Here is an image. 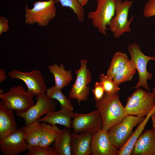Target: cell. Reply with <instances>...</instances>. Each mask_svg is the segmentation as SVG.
I'll list each match as a JSON object with an SVG mask.
<instances>
[{
  "label": "cell",
  "instance_id": "obj_3",
  "mask_svg": "<svg viewBox=\"0 0 155 155\" xmlns=\"http://www.w3.org/2000/svg\"><path fill=\"white\" fill-rule=\"evenodd\" d=\"M34 96L20 86H13L7 92L0 94L1 103L17 113L26 112L34 104Z\"/></svg>",
  "mask_w": 155,
  "mask_h": 155
},
{
  "label": "cell",
  "instance_id": "obj_6",
  "mask_svg": "<svg viewBox=\"0 0 155 155\" xmlns=\"http://www.w3.org/2000/svg\"><path fill=\"white\" fill-rule=\"evenodd\" d=\"M133 1L118 0L115 5L116 15L112 19L108 28L113 33L115 38H118L124 33H131L130 25L133 21L134 15L128 20V16L129 9L131 7Z\"/></svg>",
  "mask_w": 155,
  "mask_h": 155
},
{
  "label": "cell",
  "instance_id": "obj_10",
  "mask_svg": "<svg viewBox=\"0 0 155 155\" xmlns=\"http://www.w3.org/2000/svg\"><path fill=\"white\" fill-rule=\"evenodd\" d=\"M71 122L73 133H89L92 134L100 130L102 122L99 111L96 110L86 113H74Z\"/></svg>",
  "mask_w": 155,
  "mask_h": 155
},
{
  "label": "cell",
  "instance_id": "obj_33",
  "mask_svg": "<svg viewBox=\"0 0 155 155\" xmlns=\"http://www.w3.org/2000/svg\"><path fill=\"white\" fill-rule=\"evenodd\" d=\"M7 78L5 71L4 69H0V83L4 81Z\"/></svg>",
  "mask_w": 155,
  "mask_h": 155
},
{
  "label": "cell",
  "instance_id": "obj_23",
  "mask_svg": "<svg viewBox=\"0 0 155 155\" xmlns=\"http://www.w3.org/2000/svg\"><path fill=\"white\" fill-rule=\"evenodd\" d=\"M127 54L120 51L115 53L113 55L106 75L108 78L113 79L115 75L129 61Z\"/></svg>",
  "mask_w": 155,
  "mask_h": 155
},
{
  "label": "cell",
  "instance_id": "obj_14",
  "mask_svg": "<svg viewBox=\"0 0 155 155\" xmlns=\"http://www.w3.org/2000/svg\"><path fill=\"white\" fill-rule=\"evenodd\" d=\"M90 147L92 155H117L118 152L111 143L108 131L102 129L93 134Z\"/></svg>",
  "mask_w": 155,
  "mask_h": 155
},
{
  "label": "cell",
  "instance_id": "obj_30",
  "mask_svg": "<svg viewBox=\"0 0 155 155\" xmlns=\"http://www.w3.org/2000/svg\"><path fill=\"white\" fill-rule=\"evenodd\" d=\"M143 15L148 18L155 16V0H149L144 5Z\"/></svg>",
  "mask_w": 155,
  "mask_h": 155
},
{
  "label": "cell",
  "instance_id": "obj_25",
  "mask_svg": "<svg viewBox=\"0 0 155 155\" xmlns=\"http://www.w3.org/2000/svg\"><path fill=\"white\" fill-rule=\"evenodd\" d=\"M136 70L133 63L130 60L115 75L113 80L118 86L121 83L131 81L135 73Z\"/></svg>",
  "mask_w": 155,
  "mask_h": 155
},
{
  "label": "cell",
  "instance_id": "obj_22",
  "mask_svg": "<svg viewBox=\"0 0 155 155\" xmlns=\"http://www.w3.org/2000/svg\"><path fill=\"white\" fill-rule=\"evenodd\" d=\"M153 110L148 114L144 120L140 122L133 133L131 135L125 143L119 150L117 155H130L137 140L142 133L148 121L154 111Z\"/></svg>",
  "mask_w": 155,
  "mask_h": 155
},
{
  "label": "cell",
  "instance_id": "obj_15",
  "mask_svg": "<svg viewBox=\"0 0 155 155\" xmlns=\"http://www.w3.org/2000/svg\"><path fill=\"white\" fill-rule=\"evenodd\" d=\"M131 155H155V130L146 129L134 144Z\"/></svg>",
  "mask_w": 155,
  "mask_h": 155
},
{
  "label": "cell",
  "instance_id": "obj_5",
  "mask_svg": "<svg viewBox=\"0 0 155 155\" xmlns=\"http://www.w3.org/2000/svg\"><path fill=\"white\" fill-rule=\"evenodd\" d=\"M118 0H96L95 11L88 13V18L91 20L93 26L98 32L106 36L107 26L115 16V5Z\"/></svg>",
  "mask_w": 155,
  "mask_h": 155
},
{
  "label": "cell",
  "instance_id": "obj_1",
  "mask_svg": "<svg viewBox=\"0 0 155 155\" xmlns=\"http://www.w3.org/2000/svg\"><path fill=\"white\" fill-rule=\"evenodd\" d=\"M95 106L101 117L102 129L107 131L121 122L127 115L118 94L105 93L101 99L95 100Z\"/></svg>",
  "mask_w": 155,
  "mask_h": 155
},
{
  "label": "cell",
  "instance_id": "obj_31",
  "mask_svg": "<svg viewBox=\"0 0 155 155\" xmlns=\"http://www.w3.org/2000/svg\"><path fill=\"white\" fill-rule=\"evenodd\" d=\"M92 92L95 100H100L103 97L105 94L104 90L101 82H97L95 83Z\"/></svg>",
  "mask_w": 155,
  "mask_h": 155
},
{
  "label": "cell",
  "instance_id": "obj_18",
  "mask_svg": "<svg viewBox=\"0 0 155 155\" xmlns=\"http://www.w3.org/2000/svg\"><path fill=\"white\" fill-rule=\"evenodd\" d=\"M13 111L0 102V138L6 136L18 129Z\"/></svg>",
  "mask_w": 155,
  "mask_h": 155
},
{
  "label": "cell",
  "instance_id": "obj_35",
  "mask_svg": "<svg viewBox=\"0 0 155 155\" xmlns=\"http://www.w3.org/2000/svg\"><path fill=\"white\" fill-rule=\"evenodd\" d=\"M81 5L83 7L86 6L89 0H77Z\"/></svg>",
  "mask_w": 155,
  "mask_h": 155
},
{
  "label": "cell",
  "instance_id": "obj_17",
  "mask_svg": "<svg viewBox=\"0 0 155 155\" xmlns=\"http://www.w3.org/2000/svg\"><path fill=\"white\" fill-rule=\"evenodd\" d=\"M93 134L89 133H72L71 152L73 155L91 154L90 144Z\"/></svg>",
  "mask_w": 155,
  "mask_h": 155
},
{
  "label": "cell",
  "instance_id": "obj_34",
  "mask_svg": "<svg viewBox=\"0 0 155 155\" xmlns=\"http://www.w3.org/2000/svg\"><path fill=\"white\" fill-rule=\"evenodd\" d=\"M150 117L152 122L153 128L155 130V108L152 113Z\"/></svg>",
  "mask_w": 155,
  "mask_h": 155
},
{
  "label": "cell",
  "instance_id": "obj_29",
  "mask_svg": "<svg viewBox=\"0 0 155 155\" xmlns=\"http://www.w3.org/2000/svg\"><path fill=\"white\" fill-rule=\"evenodd\" d=\"M26 155H56L53 147L39 146L29 148Z\"/></svg>",
  "mask_w": 155,
  "mask_h": 155
},
{
  "label": "cell",
  "instance_id": "obj_7",
  "mask_svg": "<svg viewBox=\"0 0 155 155\" xmlns=\"http://www.w3.org/2000/svg\"><path fill=\"white\" fill-rule=\"evenodd\" d=\"M127 50L130 56V60L134 65L139 75L138 81L135 88H137L141 86L150 91L147 81L152 79V74L148 71L147 64L150 61H155V57L145 55L141 51L139 44L135 42L129 45Z\"/></svg>",
  "mask_w": 155,
  "mask_h": 155
},
{
  "label": "cell",
  "instance_id": "obj_11",
  "mask_svg": "<svg viewBox=\"0 0 155 155\" xmlns=\"http://www.w3.org/2000/svg\"><path fill=\"white\" fill-rule=\"evenodd\" d=\"M36 102L27 111L24 113H16V115L23 118L25 125L27 126L43 115L55 111L57 102L51 98L46 94L36 96Z\"/></svg>",
  "mask_w": 155,
  "mask_h": 155
},
{
  "label": "cell",
  "instance_id": "obj_21",
  "mask_svg": "<svg viewBox=\"0 0 155 155\" xmlns=\"http://www.w3.org/2000/svg\"><path fill=\"white\" fill-rule=\"evenodd\" d=\"M26 141L29 148L39 146L42 134V126L38 120H36L30 125L22 126Z\"/></svg>",
  "mask_w": 155,
  "mask_h": 155
},
{
  "label": "cell",
  "instance_id": "obj_20",
  "mask_svg": "<svg viewBox=\"0 0 155 155\" xmlns=\"http://www.w3.org/2000/svg\"><path fill=\"white\" fill-rule=\"evenodd\" d=\"M49 69L54 77L55 86L59 89H63L72 79L71 71L65 70L63 63H60L59 66L56 63L54 64L49 66Z\"/></svg>",
  "mask_w": 155,
  "mask_h": 155
},
{
  "label": "cell",
  "instance_id": "obj_8",
  "mask_svg": "<svg viewBox=\"0 0 155 155\" xmlns=\"http://www.w3.org/2000/svg\"><path fill=\"white\" fill-rule=\"evenodd\" d=\"M144 118L128 115L121 122L111 127L108 130V133L112 144L119 150L129 137L133 128Z\"/></svg>",
  "mask_w": 155,
  "mask_h": 155
},
{
  "label": "cell",
  "instance_id": "obj_27",
  "mask_svg": "<svg viewBox=\"0 0 155 155\" xmlns=\"http://www.w3.org/2000/svg\"><path fill=\"white\" fill-rule=\"evenodd\" d=\"M55 4L59 2L62 7H68L71 9L76 15L78 21L83 22L84 18V10L77 0H53Z\"/></svg>",
  "mask_w": 155,
  "mask_h": 155
},
{
  "label": "cell",
  "instance_id": "obj_13",
  "mask_svg": "<svg viewBox=\"0 0 155 155\" xmlns=\"http://www.w3.org/2000/svg\"><path fill=\"white\" fill-rule=\"evenodd\" d=\"M22 128L5 137L0 138V150L4 155H17L28 150Z\"/></svg>",
  "mask_w": 155,
  "mask_h": 155
},
{
  "label": "cell",
  "instance_id": "obj_16",
  "mask_svg": "<svg viewBox=\"0 0 155 155\" xmlns=\"http://www.w3.org/2000/svg\"><path fill=\"white\" fill-rule=\"evenodd\" d=\"M73 111L65 107H61L58 111L51 112L38 119L40 122L51 124H59L70 129L71 127V119Z\"/></svg>",
  "mask_w": 155,
  "mask_h": 155
},
{
  "label": "cell",
  "instance_id": "obj_19",
  "mask_svg": "<svg viewBox=\"0 0 155 155\" xmlns=\"http://www.w3.org/2000/svg\"><path fill=\"white\" fill-rule=\"evenodd\" d=\"M72 133L69 129L64 128L58 133L53 145L56 155H72Z\"/></svg>",
  "mask_w": 155,
  "mask_h": 155
},
{
  "label": "cell",
  "instance_id": "obj_36",
  "mask_svg": "<svg viewBox=\"0 0 155 155\" xmlns=\"http://www.w3.org/2000/svg\"><path fill=\"white\" fill-rule=\"evenodd\" d=\"M154 34H155V30Z\"/></svg>",
  "mask_w": 155,
  "mask_h": 155
},
{
  "label": "cell",
  "instance_id": "obj_32",
  "mask_svg": "<svg viewBox=\"0 0 155 155\" xmlns=\"http://www.w3.org/2000/svg\"><path fill=\"white\" fill-rule=\"evenodd\" d=\"M9 29L8 21L5 17H0V35Z\"/></svg>",
  "mask_w": 155,
  "mask_h": 155
},
{
  "label": "cell",
  "instance_id": "obj_2",
  "mask_svg": "<svg viewBox=\"0 0 155 155\" xmlns=\"http://www.w3.org/2000/svg\"><path fill=\"white\" fill-rule=\"evenodd\" d=\"M127 98L124 107L126 115L144 117L155 107V86L152 92L146 91L140 87Z\"/></svg>",
  "mask_w": 155,
  "mask_h": 155
},
{
  "label": "cell",
  "instance_id": "obj_24",
  "mask_svg": "<svg viewBox=\"0 0 155 155\" xmlns=\"http://www.w3.org/2000/svg\"><path fill=\"white\" fill-rule=\"evenodd\" d=\"M42 134L39 146H50L61 130L56 125L42 123Z\"/></svg>",
  "mask_w": 155,
  "mask_h": 155
},
{
  "label": "cell",
  "instance_id": "obj_12",
  "mask_svg": "<svg viewBox=\"0 0 155 155\" xmlns=\"http://www.w3.org/2000/svg\"><path fill=\"white\" fill-rule=\"evenodd\" d=\"M8 75L13 79H20L26 84L27 91L34 95L45 94L47 88L41 71L34 69L29 72H23L16 69H12Z\"/></svg>",
  "mask_w": 155,
  "mask_h": 155
},
{
  "label": "cell",
  "instance_id": "obj_28",
  "mask_svg": "<svg viewBox=\"0 0 155 155\" xmlns=\"http://www.w3.org/2000/svg\"><path fill=\"white\" fill-rule=\"evenodd\" d=\"M99 79L100 82L103 85L105 94H112L119 93L120 88L115 83L113 79L109 78L104 73L100 75Z\"/></svg>",
  "mask_w": 155,
  "mask_h": 155
},
{
  "label": "cell",
  "instance_id": "obj_4",
  "mask_svg": "<svg viewBox=\"0 0 155 155\" xmlns=\"http://www.w3.org/2000/svg\"><path fill=\"white\" fill-rule=\"evenodd\" d=\"M55 4L53 0L36 1L33 7L29 9L26 2L25 7V23L29 25L37 23L41 27L46 26L55 16L56 8Z\"/></svg>",
  "mask_w": 155,
  "mask_h": 155
},
{
  "label": "cell",
  "instance_id": "obj_9",
  "mask_svg": "<svg viewBox=\"0 0 155 155\" xmlns=\"http://www.w3.org/2000/svg\"><path fill=\"white\" fill-rule=\"evenodd\" d=\"M81 67L75 70L76 80L68 95V98L76 99L79 105L82 101H86L89 94L90 88L88 85L92 80L89 69L87 68L88 61L85 59L80 60Z\"/></svg>",
  "mask_w": 155,
  "mask_h": 155
},
{
  "label": "cell",
  "instance_id": "obj_26",
  "mask_svg": "<svg viewBox=\"0 0 155 155\" xmlns=\"http://www.w3.org/2000/svg\"><path fill=\"white\" fill-rule=\"evenodd\" d=\"M46 93L49 98L58 101L61 104V107H65L73 111L71 101L62 93L61 90L54 86L47 88Z\"/></svg>",
  "mask_w": 155,
  "mask_h": 155
}]
</instances>
